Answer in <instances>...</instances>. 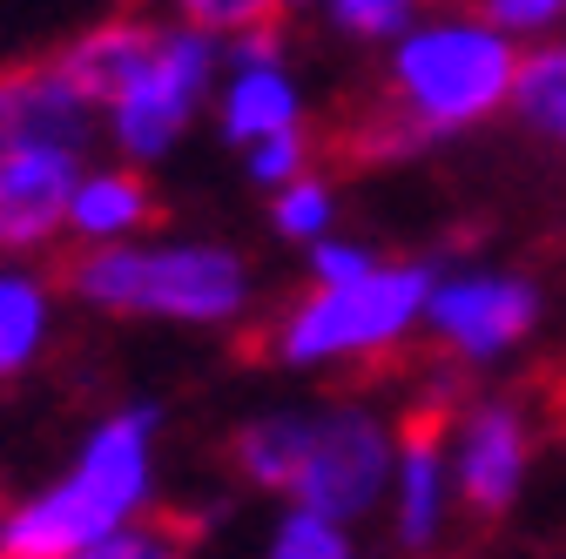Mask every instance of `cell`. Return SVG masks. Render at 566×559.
<instances>
[{"label":"cell","instance_id":"ffe728a7","mask_svg":"<svg viewBox=\"0 0 566 559\" xmlns=\"http://www.w3.org/2000/svg\"><path fill=\"white\" fill-rule=\"evenodd\" d=\"M418 8L424 0H331V21L358 41H385V34H405Z\"/></svg>","mask_w":566,"mask_h":559},{"label":"cell","instance_id":"52a82bcc","mask_svg":"<svg viewBox=\"0 0 566 559\" xmlns=\"http://www.w3.org/2000/svg\"><path fill=\"white\" fill-rule=\"evenodd\" d=\"M424 317H432V337L452 358H500L533 330L539 317V291L526 276H459V284H439L424 297Z\"/></svg>","mask_w":566,"mask_h":559},{"label":"cell","instance_id":"ba28073f","mask_svg":"<svg viewBox=\"0 0 566 559\" xmlns=\"http://www.w3.org/2000/svg\"><path fill=\"white\" fill-rule=\"evenodd\" d=\"M102 102L67 75L61 54L54 61H28V67H0V162L61 143V149H88V115Z\"/></svg>","mask_w":566,"mask_h":559},{"label":"cell","instance_id":"e0dca14e","mask_svg":"<svg viewBox=\"0 0 566 559\" xmlns=\"http://www.w3.org/2000/svg\"><path fill=\"white\" fill-rule=\"evenodd\" d=\"M513 108L553 135V143H566V48H546L533 61H520V82H513Z\"/></svg>","mask_w":566,"mask_h":559},{"label":"cell","instance_id":"5bb4252c","mask_svg":"<svg viewBox=\"0 0 566 559\" xmlns=\"http://www.w3.org/2000/svg\"><path fill=\"white\" fill-rule=\"evenodd\" d=\"M291 122H297V88L276 75V61L237 67V82L223 95V135H230V143H256V135L291 128Z\"/></svg>","mask_w":566,"mask_h":559},{"label":"cell","instance_id":"277c9868","mask_svg":"<svg viewBox=\"0 0 566 559\" xmlns=\"http://www.w3.org/2000/svg\"><path fill=\"white\" fill-rule=\"evenodd\" d=\"M424 297H432V270H418V263L378 270L371 263L365 276H350V284H324L297 310H283V324L270 330V358L324 365V358L385 351V344L424 310Z\"/></svg>","mask_w":566,"mask_h":559},{"label":"cell","instance_id":"ac0fdd59","mask_svg":"<svg viewBox=\"0 0 566 559\" xmlns=\"http://www.w3.org/2000/svg\"><path fill=\"white\" fill-rule=\"evenodd\" d=\"M182 552H189V526L182 519H142V526L128 519L108 539L67 552V559H182Z\"/></svg>","mask_w":566,"mask_h":559},{"label":"cell","instance_id":"d4e9b609","mask_svg":"<svg viewBox=\"0 0 566 559\" xmlns=\"http://www.w3.org/2000/svg\"><path fill=\"white\" fill-rule=\"evenodd\" d=\"M559 8H566V0H485V14L500 28H546Z\"/></svg>","mask_w":566,"mask_h":559},{"label":"cell","instance_id":"cb8c5ba5","mask_svg":"<svg viewBox=\"0 0 566 559\" xmlns=\"http://www.w3.org/2000/svg\"><path fill=\"white\" fill-rule=\"evenodd\" d=\"M311 270L324 276V284H350V276H365V270H371V256H365V250H350V243H317Z\"/></svg>","mask_w":566,"mask_h":559},{"label":"cell","instance_id":"30bf717a","mask_svg":"<svg viewBox=\"0 0 566 559\" xmlns=\"http://www.w3.org/2000/svg\"><path fill=\"white\" fill-rule=\"evenodd\" d=\"M526 478V418L513 404H479L459 425V493L479 519H500Z\"/></svg>","mask_w":566,"mask_h":559},{"label":"cell","instance_id":"8fae6325","mask_svg":"<svg viewBox=\"0 0 566 559\" xmlns=\"http://www.w3.org/2000/svg\"><path fill=\"white\" fill-rule=\"evenodd\" d=\"M446 513V404L424 398L405 418V506H398V539L405 546H432Z\"/></svg>","mask_w":566,"mask_h":559},{"label":"cell","instance_id":"2e32d148","mask_svg":"<svg viewBox=\"0 0 566 559\" xmlns=\"http://www.w3.org/2000/svg\"><path fill=\"white\" fill-rule=\"evenodd\" d=\"M304 445H311V411H283V418H256V425L237 432V465L263 485V493H291V478L304 465Z\"/></svg>","mask_w":566,"mask_h":559},{"label":"cell","instance_id":"3957f363","mask_svg":"<svg viewBox=\"0 0 566 559\" xmlns=\"http://www.w3.org/2000/svg\"><path fill=\"white\" fill-rule=\"evenodd\" d=\"M513 82H520V61L500 41V28L446 21V28L405 34V48L391 61V82H385V102L418 135H452V128L485 122L500 102H513Z\"/></svg>","mask_w":566,"mask_h":559},{"label":"cell","instance_id":"4fadbf2b","mask_svg":"<svg viewBox=\"0 0 566 559\" xmlns=\"http://www.w3.org/2000/svg\"><path fill=\"white\" fill-rule=\"evenodd\" d=\"M149 217H156L149 189H142L135 176H122V169H108V176H82L75 196H67V230L88 236V243H115V236L142 230Z\"/></svg>","mask_w":566,"mask_h":559},{"label":"cell","instance_id":"7402d4cb","mask_svg":"<svg viewBox=\"0 0 566 559\" xmlns=\"http://www.w3.org/2000/svg\"><path fill=\"white\" fill-rule=\"evenodd\" d=\"M304 162H311V143H304L297 122L291 128H270V135L250 143V176L256 182H291V176H304Z\"/></svg>","mask_w":566,"mask_h":559},{"label":"cell","instance_id":"9a60e30c","mask_svg":"<svg viewBox=\"0 0 566 559\" xmlns=\"http://www.w3.org/2000/svg\"><path fill=\"white\" fill-rule=\"evenodd\" d=\"M48 337V284L34 270H0V384L41 358Z\"/></svg>","mask_w":566,"mask_h":559},{"label":"cell","instance_id":"7c38bea8","mask_svg":"<svg viewBox=\"0 0 566 559\" xmlns=\"http://www.w3.org/2000/svg\"><path fill=\"white\" fill-rule=\"evenodd\" d=\"M156 34H163V28H142V21H102V28H88L75 48L61 54V67L108 108V102L122 95V82L142 67V54L156 48Z\"/></svg>","mask_w":566,"mask_h":559},{"label":"cell","instance_id":"9c48e42d","mask_svg":"<svg viewBox=\"0 0 566 559\" xmlns=\"http://www.w3.org/2000/svg\"><path fill=\"white\" fill-rule=\"evenodd\" d=\"M82 182V149H21L0 162V250H34L67 223V196Z\"/></svg>","mask_w":566,"mask_h":559},{"label":"cell","instance_id":"7a4b0ae2","mask_svg":"<svg viewBox=\"0 0 566 559\" xmlns=\"http://www.w3.org/2000/svg\"><path fill=\"white\" fill-rule=\"evenodd\" d=\"M67 291L102 310H142V317H182V324H223L243 310L250 284L243 263L217 243H176V250H135V243H95L61 270Z\"/></svg>","mask_w":566,"mask_h":559},{"label":"cell","instance_id":"484cf974","mask_svg":"<svg viewBox=\"0 0 566 559\" xmlns=\"http://www.w3.org/2000/svg\"><path fill=\"white\" fill-rule=\"evenodd\" d=\"M283 8H297V0H283Z\"/></svg>","mask_w":566,"mask_h":559},{"label":"cell","instance_id":"5b68a950","mask_svg":"<svg viewBox=\"0 0 566 559\" xmlns=\"http://www.w3.org/2000/svg\"><path fill=\"white\" fill-rule=\"evenodd\" d=\"M209 67H217V41H209V28H163L156 48L142 54V67L122 82V95L108 102L115 143L128 156H163L182 135L196 95L209 88Z\"/></svg>","mask_w":566,"mask_h":559},{"label":"cell","instance_id":"8992f818","mask_svg":"<svg viewBox=\"0 0 566 559\" xmlns=\"http://www.w3.org/2000/svg\"><path fill=\"white\" fill-rule=\"evenodd\" d=\"M385 465H391V445L365 411H311V445L291 478V499L311 513L350 519L378 499Z\"/></svg>","mask_w":566,"mask_h":559},{"label":"cell","instance_id":"603a6c76","mask_svg":"<svg viewBox=\"0 0 566 559\" xmlns=\"http://www.w3.org/2000/svg\"><path fill=\"white\" fill-rule=\"evenodd\" d=\"M283 0H182V14L209 34H250V28H276Z\"/></svg>","mask_w":566,"mask_h":559},{"label":"cell","instance_id":"6da1fadb","mask_svg":"<svg viewBox=\"0 0 566 559\" xmlns=\"http://www.w3.org/2000/svg\"><path fill=\"white\" fill-rule=\"evenodd\" d=\"M149 432L156 411H122L82 445L75 472L48 493L0 513V559H67L115 526H128L149 499Z\"/></svg>","mask_w":566,"mask_h":559},{"label":"cell","instance_id":"d6986e66","mask_svg":"<svg viewBox=\"0 0 566 559\" xmlns=\"http://www.w3.org/2000/svg\"><path fill=\"white\" fill-rule=\"evenodd\" d=\"M270 559H350V539L337 532V519H331V513L297 506L291 519H283V532H276Z\"/></svg>","mask_w":566,"mask_h":559},{"label":"cell","instance_id":"44dd1931","mask_svg":"<svg viewBox=\"0 0 566 559\" xmlns=\"http://www.w3.org/2000/svg\"><path fill=\"white\" fill-rule=\"evenodd\" d=\"M324 223H331V189L317 176H291L276 196V230L283 236H317Z\"/></svg>","mask_w":566,"mask_h":559}]
</instances>
